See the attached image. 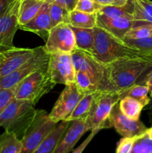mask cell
<instances>
[{"label":"cell","mask_w":152,"mask_h":153,"mask_svg":"<svg viewBox=\"0 0 152 153\" xmlns=\"http://www.w3.org/2000/svg\"><path fill=\"white\" fill-rule=\"evenodd\" d=\"M69 13L67 9L60 4L49 3V15L52 28L61 23H68Z\"/></svg>","instance_id":"obj_30"},{"label":"cell","mask_w":152,"mask_h":153,"mask_svg":"<svg viewBox=\"0 0 152 153\" xmlns=\"http://www.w3.org/2000/svg\"><path fill=\"white\" fill-rule=\"evenodd\" d=\"M56 125L46 111L37 110L35 119L21 139L22 146L20 153L34 152Z\"/></svg>","instance_id":"obj_7"},{"label":"cell","mask_w":152,"mask_h":153,"mask_svg":"<svg viewBox=\"0 0 152 153\" xmlns=\"http://www.w3.org/2000/svg\"><path fill=\"white\" fill-rule=\"evenodd\" d=\"M102 6H123L128 3V0H93Z\"/></svg>","instance_id":"obj_38"},{"label":"cell","mask_w":152,"mask_h":153,"mask_svg":"<svg viewBox=\"0 0 152 153\" xmlns=\"http://www.w3.org/2000/svg\"><path fill=\"white\" fill-rule=\"evenodd\" d=\"M148 88L145 85L134 84L127 91L120 95V100L124 97H129L139 102L143 106H146L150 103L151 99L148 97Z\"/></svg>","instance_id":"obj_28"},{"label":"cell","mask_w":152,"mask_h":153,"mask_svg":"<svg viewBox=\"0 0 152 153\" xmlns=\"http://www.w3.org/2000/svg\"><path fill=\"white\" fill-rule=\"evenodd\" d=\"M71 56L75 71H81L87 74L98 86L99 91H112L105 64L89 52L77 48L72 52Z\"/></svg>","instance_id":"obj_6"},{"label":"cell","mask_w":152,"mask_h":153,"mask_svg":"<svg viewBox=\"0 0 152 153\" xmlns=\"http://www.w3.org/2000/svg\"><path fill=\"white\" fill-rule=\"evenodd\" d=\"M152 36V24L134 26L126 33L123 40H139Z\"/></svg>","instance_id":"obj_32"},{"label":"cell","mask_w":152,"mask_h":153,"mask_svg":"<svg viewBox=\"0 0 152 153\" xmlns=\"http://www.w3.org/2000/svg\"><path fill=\"white\" fill-rule=\"evenodd\" d=\"M101 130L99 129H95V130H92V131H90V134L88 135V137L85 139L83 141V143L80 145L79 146H77L76 149H75L74 150L72 151L71 153H82L84 151V149H86V146L89 144L91 141H92V139L94 138L95 135H96L98 131H100Z\"/></svg>","instance_id":"obj_36"},{"label":"cell","mask_w":152,"mask_h":153,"mask_svg":"<svg viewBox=\"0 0 152 153\" xmlns=\"http://www.w3.org/2000/svg\"><path fill=\"white\" fill-rule=\"evenodd\" d=\"M52 28L49 15V3L45 2L38 13L29 22L19 27V29L37 34L46 40Z\"/></svg>","instance_id":"obj_16"},{"label":"cell","mask_w":152,"mask_h":153,"mask_svg":"<svg viewBox=\"0 0 152 153\" xmlns=\"http://www.w3.org/2000/svg\"><path fill=\"white\" fill-rule=\"evenodd\" d=\"M49 59V53L46 50L44 46H40L37 53L23 65L5 76H0V89H7L17 86L33 72L47 65Z\"/></svg>","instance_id":"obj_8"},{"label":"cell","mask_w":152,"mask_h":153,"mask_svg":"<svg viewBox=\"0 0 152 153\" xmlns=\"http://www.w3.org/2000/svg\"><path fill=\"white\" fill-rule=\"evenodd\" d=\"M51 53L62 52L71 54L76 49L74 32L68 23H61L53 27L49 32L44 46Z\"/></svg>","instance_id":"obj_11"},{"label":"cell","mask_w":152,"mask_h":153,"mask_svg":"<svg viewBox=\"0 0 152 153\" xmlns=\"http://www.w3.org/2000/svg\"><path fill=\"white\" fill-rule=\"evenodd\" d=\"M146 132H147V134H148L149 137H151V138H152V127L151 128H148V130H147V131H146Z\"/></svg>","instance_id":"obj_41"},{"label":"cell","mask_w":152,"mask_h":153,"mask_svg":"<svg viewBox=\"0 0 152 153\" xmlns=\"http://www.w3.org/2000/svg\"><path fill=\"white\" fill-rule=\"evenodd\" d=\"M75 85L78 92L82 95L99 91L98 86L94 83L92 79L87 74L81 71H75Z\"/></svg>","instance_id":"obj_29"},{"label":"cell","mask_w":152,"mask_h":153,"mask_svg":"<svg viewBox=\"0 0 152 153\" xmlns=\"http://www.w3.org/2000/svg\"><path fill=\"white\" fill-rule=\"evenodd\" d=\"M15 91L16 87L7 89H0V114L15 98Z\"/></svg>","instance_id":"obj_34"},{"label":"cell","mask_w":152,"mask_h":153,"mask_svg":"<svg viewBox=\"0 0 152 153\" xmlns=\"http://www.w3.org/2000/svg\"><path fill=\"white\" fill-rule=\"evenodd\" d=\"M48 70L55 85L75 83V70L71 54L62 52L49 54Z\"/></svg>","instance_id":"obj_9"},{"label":"cell","mask_w":152,"mask_h":153,"mask_svg":"<svg viewBox=\"0 0 152 153\" xmlns=\"http://www.w3.org/2000/svg\"><path fill=\"white\" fill-rule=\"evenodd\" d=\"M112 127L123 137H135L144 134L148 128L139 120H131L120 111L119 102L115 105L110 113Z\"/></svg>","instance_id":"obj_14"},{"label":"cell","mask_w":152,"mask_h":153,"mask_svg":"<svg viewBox=\"0 0 152 153\" xmlns=\"http://www.w3.org/2000/svg\"><path fill=\"white\" fill-rule=\"evenodd\" d=\"M44 1L48 3H56L71 12L75 10V7L78 0H44Z\"/></svg>","instance_id":"obj_37"},{"label":"cell","mask_w":152,"mask_h":153,"mask_svg":"<svg viewBox=\"0 0 152 153\" xmlns=\"http://www.w3.org/2000/svg\"><path fill=\"white\" fill-rule=\"evenodd\" d=\"M13 0H0V14L5 10Z\"/></svg>","instance_id":"obj_40"},{"label":"cell","mask_w":152,"mask_h":153,"mask_svg":"<svg viewBox=\"0 0 152 153\" xmlns=\"http://www.w3.org/2000/svg\"><path fill=\"white\" fill-rule=\"evenodd\" d=\"M105 66L111 91L119 95L136 84L143 72L152 67L149 63L137 58H120Z\"/></svg>","instance_id":"obj_2"},{"label":"cell","mask_w":152,"mask_h":153,"mask_svg":"<svg viewBox=\"0 0 152 153\" xmlns=\"http://www.w3.org/2000/svg\"><path fill=\"white\" fill-rule=\"evenodd\" d=\"M144 83L145 86L148 87L149 91V95L152 97V70L148 73L144 81Z\"/></svg>","instance_id":"obj_39"},{"label":"cell","mask_w":152,"mask_h":153,"mask_svg":"<svg viewBox=\"0 0 152 153\" xmlns=\"http://www.w3.org/2000/svg\"><path fill=\"white\" fill-rule=\"evenodd\" d=\"M135 137H122L116 146V153H130L133 148Z\"/></svg>","instance_id":"obj_35"},{"label":"cell","mask_w":152,"mask_h":153,"mask_svg":"<svg viewBox=\"0 0 152 153\" xmlns=\"http://www.w3.org/2000/svg\"><path fill=\"white\" fill-rule=\"evenodd\" d=\"M88 130L86 122L83 120L71 121L69 126L65 131L53 153H69L72 151L80 137Z\"/></svg>","instance_id":"obj_15"},{"label":"cell","mask_w":152,"mask_h":153,"mask_svg":"<svg viewBox=\"0 0 152 153\" xmlns=\"http://www.w3.org/2000/svg\"><path fill=\"white\" fill-rule=\"evenodd\" d=\"M97 13H87L73 10L69 13L68 24L79 28H93L96 25Z\"/></svg>","instance_id":"obj_23"},{"label":"cell","mask_w":152,"mask_h":153,"mask_svg":"<svg viewBox=\"0 0 152 153\" xmlns=\"http://www.w3.org/2000/svg\"><path fill=\"white\" fill-rule=\"evenodd\" d=\"M46 1L44 0H21L19 10V27L29 22Z\"/></svg>","instance_id":"obj_21"},{"label":"cell","mask_w":152,"mask_h":153,"mask_svg":"<svg viewBox=\"0 0 152 153\" xmlns=\"http://www.w3.org/2000/svg\"><path fill=\"white\" fill-rule=\"evenodd\" d=\"M127 44L138 49L141 59L152 65V36L139 40H123Z\"/></svg>","instance_id":"obj_26"},{"label":"cell","mask_w":152,"mask_h":153,"mask_svg":"<svg viewBox=\"0 0 152 153\" xmlns=\"http://www.w3.org/2000/svg\"><path fill=\"white\" fill-rule=\"evenodd\" d=\"M119 106L120 111L131 120H139L140 114L144 106L139 101L129 97H124L119 100Z\"/></svg>","instance_id":"obj_25"},{"label":"cell","mask_w":152,"mask_h":153,"mask_svg":"<svg viewBox=\"0 0 152 153\" xmlns=\"http://www.w3.org/2000/svg\"><path fill=\"white\" fill-rule=\"evenodd\" d=\"M29 101L14 98L0 114V127L21 139L35 119L37 110Z\"/></svg>","instance_id":"obj_3"},{"label":"cell","mask_w":152,"mask_h":153,"mask_svg":"<svg viewBox=\"0 0 152 153\" xmlns=\"http://www.w3.org/2000/svg\"><path fill=\"white\" fill-rule=\"evenodd\" d=\"M93 29L95 43L92 55L101 63L107 64L120 58L142 60L138 49L127 44L123 40L97 25Z\"/></svg>","instance_id":"obj_1"},{"label":"cell","mask_w":152,"mask_h":153,"mask_svg":"<svg viewBox=\"0 0 152 153\" xmlns=\"http://www.w3.org/2000/svg\"><path fill=\"white\" fill-rule=\"evenodd\" d=\"M103 6L98 4L93 0H78L75 10L87 13H97Z\"/></svg>","instance_id":"obj_33"},{"label":"cell","mask_w":152,"mask_h":153,"mask_svg":"<svg viewBox=\"0 0 152 153\" xmlns=\"http://www.w3.org/2000/svg\"><path fill=\"white\" fill-rule=\"evenodd\" d=\"M55 86L47 64L33 72L16 86L15 98L29 101L36 105Z\"/></svg>","instance_id":"obj_4"},{"label":"cell","mask_w":152,"mask_h":153,"mask_svg":"<svg viewBox=\"0 0 152 153\" xmlns=\"http://www.w3.org/2000/svg\"><path fill=\"white\" fill-rule=\"evenodd\" d=\"M71 121L63 120L58 123L55 128L43 140L33 153H53L61 137L69 126Z\"/></svg>","instance_id":"obj_18"},{"label":"cell","mask_w":152,"mask_h":153,"mask_svg":"<svg viewBox=\"0 0 152 153\" xmlns=\"http://www.w3.org/2000/svg\"><path fill=\"white\" fill-rule=\"evenodd\" d=\"M97 13L109 18H133V4L131 0H128V3L123 6H103Z\"/></svg>","instance_id":"obj_27"},{"label":"cell","mask_w":152,"mask_h":153,"mask_svg":"<svg viewBox=\"0 0 152 153\" xmlns=\"http://www.w3.org/2000/svg\"><path fill=\"white\" fill-rule=\"evenodd\" d=\"M22 143L13 132L4 131L0 134V153H20Z\"/></svg>","instance_id":"obj_24"},{"label":"cell","mask_w":152,"mask_h":153,"mask_svg":"<svg viewBox=\"0 0 152 153\" xmlns=\"http://www.w3.org/2000/svg\"><path fill=\"white\" fill-rule=\"evenodd\" d=\"M119 100L120 95L114 91H97L89 114L85 121L88 130L92 131L111 128L110 113Z\"/></svg>","instance_id":"obj_5"},{"label":"cell","mask_w":152,"mask_h":153,"mask_svg":"<svg viewBox=\"0 0 152 153\" xmlns=\"http://www.w3.org/2000/svg\"><path fill=\"white\" fill-rule=\"evenodd\" d=\"M133 4L134 26L152 24V1L150 0H131Z\"/></svg>","instance_id":"obj_19"},{"label":"cell","mask_w":152,"mask_h":153,"mask_svg":"<svg viewBox=\"0 0 152 153\" xmlns=\"http://www.w3.org/2000/svg\"><path fill=\"white\" fill-rule=\"evenodd\" d=\"M134 19L127 17L109 18L97 13L96 25L123 40L126 33L134 26Z\"/></svg>","instance_id":"obj_17"},{"label":"cell","mask_w":152,"mask_h":153,"mask_svg":"<svg viewBox=\"0 0 152 153\" xmlns=\"http://www.w3.org/2000/svg\"><path fill=\"white\" fill-rule=\"evenodd\" d=\"M21 0H13L0 14V50L14 47L13 38L19 29V10Z\"/></svg>","instance_id":"obj_10"},{"label":"cell","mask_w":152,"mask_h":153,"mask_svg":"<svg viewBox=\"0 0 152 153\" xmlns=\"http://www.w3.org/2000/svg\"><path fill=\"white\" fill-rule=\"evenodd\" d=\"M130 153H152V138L147 132L136 137Z\"/></svg>","instance_id":"obj_31"},{"label":"cell","mask_w":152,"mask_h":153,"mask_svg":"<svg viewBox=\"0 0 152 153\" xmlns=\"http://www.w3.org/2000/svg\"><path fill=\"white\" fill-rule=\"evenodd\" d=\"M97 92V91H96ZM89 93V94H84L80 101L78 102L76 107L75 108L72 113L67 118L66 120H83L86 121V118L89 116L92 108V102L95 97V93Z\"/></svg>","instance_id":"obj_22"},{"label":"cell","mask_w":152,"mask_h":153,"mask_svg":"<svg viewBox=\"0 0 152 153\" xmlns=\"http://www.w3.org/2000/svg\"><path fill=\"white\" fill-rule=\"evenodd\" d=\"M83 96L78 92L75 83L65 85V88L49 114V118L56 123L66 120L72 113Z\"/></svg>","instance_id":"obj_12"},{"label":"cell","mask_w":152,"mask_h":153,"mask_svg":"<svg viewBox=\"0 0 152 153\" xmlns=\"http://www.w3.org/2000/svg\"><path fill=\"white\" fill-rule=\"evenodd\" d=\"M39 47L28 49L14 46L0 50V76H5L23 65L37 53Z\"/></svg>","instance_id":"obj_13"},{"label":"cell","mask_w":152,"mask_h":153,"mask_svg":"<svg viewBox=\"0 0 152 153\" xmlns=\"http://www.w3.org/2000/svg\"><path fill=\"white\" fill-rule=\"evenodd\" d=\"M71 28L74 32L76 48L92 54L95 43L93 28H79L72 26Z\"/></svg>","instance_id":"obj_20"}]
</instances>
